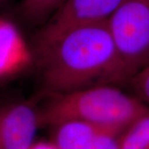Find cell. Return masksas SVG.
Segmentation results:
<instances>
[{"label": "cell", "mask_w": 149, "mask_h": 149, "mask_svg": "<svg viewBox=\"0 0 149 149\" xmlns=\"http://www.w3.org/2000/svg\"><path fill=\"white\" fill-rule=\"evenodd\" d=\"M32 52L40 85L48 95L127 84L108 21L70 29L34 46Z\"/></svg>", "instance_id": "obj_1"}, {"label": "cell", "mask_w": 149, "mask_h": 149, "mask_svg": "<svg viewBox=\"0 0 149 149\" xmlns=\"http://www.w3.org/2000/svg\"><path fill=\"white\" fill-rule=\"evenodd\" d=\"M53 128L52 143L57 149H85L96 134L104 129L78 120L61 123Z\"/></svg>", "instance_id": "obj_7"}, {"label": "cell", "mask_w": 149, "mask_h": 149, "mask_svg": "<svg viewBox=\"0 0 149 149\" xmlns=\"http://www.w3.org/2000/svg\"><path fill=\"white\" fill-rule=\"evenodd\" d=\"M30 149H57L52 142H38L34 143Z\"/></svg>", "instance_id": "obj_12"}, {"label": "cell", "mask_w": 149, "mask_h": 149, "mask_svg": "<svg viewBox=\"0 0 149 149\" xmlns=\"http://www.w3.org/2000/svg\"><path fill=\"white\" fill-rule=\"evenodd\" d=\"M120 135L109 129H101L85 149H119Z\"/></svg>", "instance_id": "obj_11"}, {"label": "cell", "mask_w": 149, "mask_h": 149, "mask_svg": "<svg viewBox=\"0 0 149 149\" xmlns=\"http://www.w3.org/2000/svg\"><path fill=\"white\" fill-rule=\"evenodd\" d=\"M149 112V106L113 85H100L49 95L38 108L40 125L78 120L121 133Z\"/></svg>", "instance_id": "obj_2"}, {"label": "cell", "mask_w": 149, "mask_h": 149, "mask_svg": "<svg viewBox=\"0 0 149 149\" xmlns=\"http://www.w3.org/2000/svg\"><path fill=\"white\" fill-rule=\"evenodd\" d=\"M8 1V0H0V8L4 5Z\"/></svg>", "instance_id": "obj_13"}, {"label": "cell", "mask_w": 149, "mask_h": 149, "mask_svg": "<svg viewBox=\"0 0 149 149\" xmlns=\"http://www.w3.org/2000/svg\"><path fill=\"white\" fill-rule=\"evenodd\" d=\"M123 0H65L38 30L35 46L54 40L74 27L109 20Z\"/></svg>", "instance_id": "obj_4"}, {"label": "cell", "mask_w": 149, "mask_h": 149, "mask_svg": "<svg viewBox=\"0 0 149 149\" xmlns=\"http://www.w3.org/2000/svg\"><path fill=\"white\" fill-rule=\"evenodd\" d=\"M128 84L131 85L135 96L149 106V63L134 74Z\"/></svg>", "instance_id": "obj_10"}, {"label": "cell", "mask_w": 149, "mask_h": 149, "mask_svg": "<svg viewBox=\"0 0 149 149\" xmlns=\"http://www.w3.org/2000/svg\"><path fill=\"white\" fill-rule=\"evenodd\" d=\"M119 149H149V112L121 133Z\"/></svg>", "instance_id": "obj_9"}, {"label": "cell", "mask_w": 149, "mask_h": 149, "mask_svg": "<svg viewBox=\"0 0 149 149\" xmlns=\"http://www.w3.org/2000/svg\"><path fill=\"white\" fill-rule=\"evenodd\" d=\"M65 0H22L18 13L32 25H42Z\"/></svg>", "instance_id": "obj_8"}, {"label": "cell", "mask_w": 149, "mask_h": 149, "mask_svg": "<svg viewBox=\"0 0 149 149\" xmlns=\"http://www.w3.org/2000/svg\"><path fill=\"white\" fill-rule=\"evenodd\" d=\"M40 126L38 108L16 102L0 109V149H30Z\"/></svg>", "instance_id": "obj_5"}, {"label": "cell", "mask_w": 149, "mask_h": 149, "mask_svg": "<svg viewBox=\"0 0 149 149\" xmlns=\"http://www.w3.org/2000/svg\"><path fill=\"white\" fill-rule=\"evenodd\" d=\"M34 61L32 48L16 25L0 17V79L21 72Z\"/></svg>", "instance_id": "obj_6"}, {"label": "cell", "mask_w": 149, "mask_h": 149, "mask_svg": "<svg viewBox=\"0 0 149 149\" xmlns=\"http://www.w3.org/2000/svg\"><path fill=\"white\" fill-rule=\"evenodd\" d=\"M108 26L128 84L149 63V0H123Z\"/></svg>", "instance_id": "obj_3"}]
</instances>
